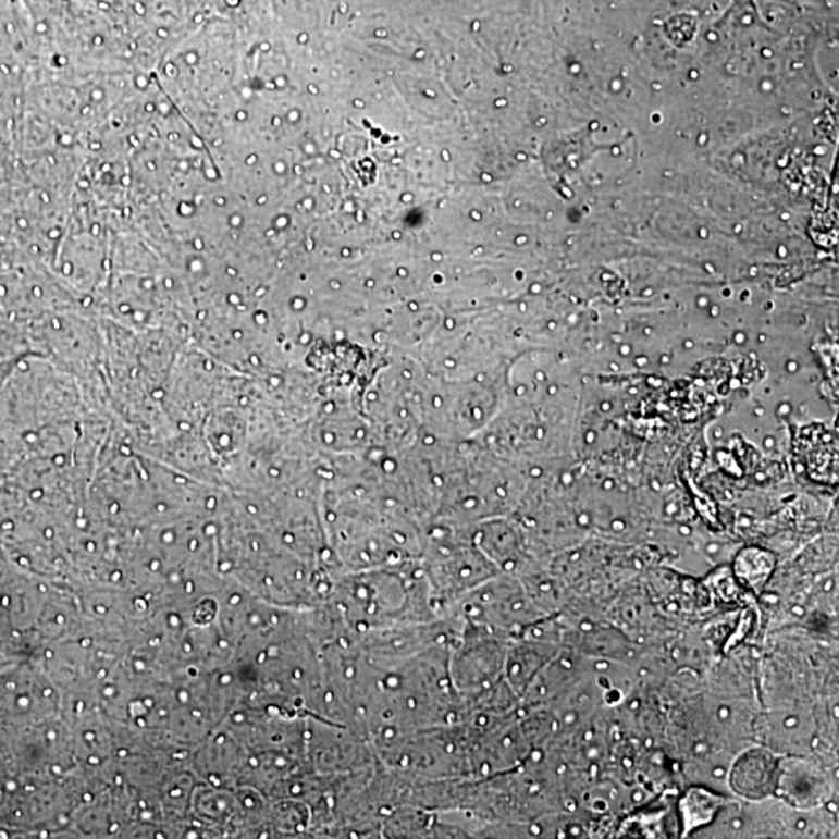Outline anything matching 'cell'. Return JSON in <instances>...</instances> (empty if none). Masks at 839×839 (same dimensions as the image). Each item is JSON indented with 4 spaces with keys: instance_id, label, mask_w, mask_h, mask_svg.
<instances>
[{
    "instance_id": "1",
    "label": "cell",
    "mask_w": 839,
    "mask_h": 839,
    "mask_svg": "<svg viewBox=\"0 0 839 839\" xmlns=\"http://www.w3.org/2000/svg\"><path fill=\"white\" fill-rule=\"evenodd\" d=\"M777 764L765 751H748L732 766L731 786L743 798H765L776 790Z\"/></svg>"
},
{
    "instance_id": "2",
    "label": "cell",
    "mask_w": 839,
    "mask_h": 839,
    "mask_svg": "<svg viewBox=\"0 0 839 839\" xmlns=\"http://www.w3.org/2000/svg\"><path fill=\"white\" fill-rule=\"evenodd\" d=\"M711 809H721L720 799L703 793V791H692L686 798V802L682 801V813L689 815V823H692L689 829H693L696 823H711L710 819L715 818V813H711Z\"/></svg>"
}]
</instances>
